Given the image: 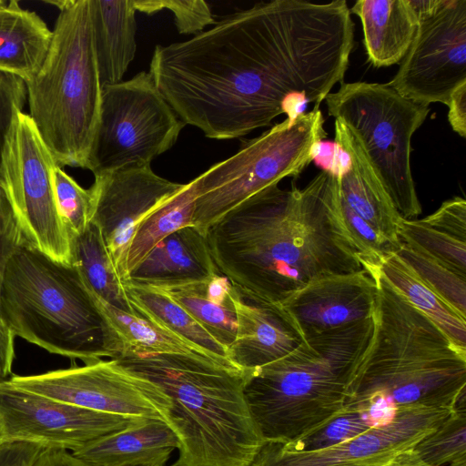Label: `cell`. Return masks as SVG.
Listing matches in <instances>:
<instances>
[{
  "mask_svg": "<svg viewBox=\"0 0 466 466\" xmlns=\"http://www.w3.org/2000/svg\"><path fill=\"white\" fill-rule=\"evenodd\" d=\"M345 0H273L223 16L193 37L156 46L149 73L185 125L242 137L295 120L343 83L354 45Z\"/></svg>",
  "mask_w": 466,
  "mask_h": 466,
  "instance_id": "1",
  "label": "cell"
},
{
  "mask_svg": "<svg viewBox=\"0 0 466 466\" xmlns=\"http://www.w3.org/2000/svg\"><path fill=\"white\" fill-rule=\"evenodd\" d=\"M336 178L323 170L302 189L271 186L218 219L205 238L219 274L279 304L319 278L361 269L334 214Z\"/></svg>",
  "mask_w": 466,
  "mask_h": 466,
  "instance_id": "2",
  "label": "cell"
},
{
  "mask_svg": "<svg viewBox=\"0 0 466 466\" xmlns=\"http://www.w3.org/2000/svg\"><path fill=\"white\" fill-rule=\"evenodd\" d=\"M378 288L370 342L353 366L343 407L452 410L466 400V350L458 348L376 268Z\"/></svg>",
  "mask_w": 466,
  "mask_h": 466,
  "instance_id": "3",
  "label": "cell"
},
{
  "mask_svg": "<svg viewBox=\"0 0 466 466\" xmlns=\"http://www.w3.org/2000/svg\"><path fill=\"white\" fill-rule=\"evenodd\" d=\"M116 360L167 396L180 441L173 466H249L265 443L244 395L247 371L228 360L183 355Z\"/></svg>",
  "mask_w": 466,
  "mask_h": 466,
  "instance_id": "4",
  "label": "cell"
},
{
  "mask_svg": "<svg viewBox=\"0 0 466 466\" xmlns=\"http://www.w3.org/2000/svg\"><path fill=\"white\" fill-rule=\"evenodd\" d=\"M372 330L371 317L312 337L247 371L245 399L265 442L288 443L343 408L347 380Z\"/></svg>",
  "mask_w": 466,
  "mask_h": 466,
  "instance_id": "5",
  "label": "cell"
},
{
  "mask_svg": "<svg viewBox=\"0 0 466 466\" xmlns=\"http://www.w3.org/2000/svg\"><path fill=\"white\" fill-rule=\"evenodd\" d=\"M0 309L14 337L85 364L109 359L102 314L79 269L25 242L6 262Z\"/></svg>",
  "mask_w": 466,
  "mask_h": 466,
  "instance_id": "6",
  "label": "cell"
},
{
  "mask_svg": "<svg viewBox=\"0 0 466 466\" xmlns=\"http://www.w3.org/2000/svg\"><path fill=\"white\" fill-rule=\"evenodd\" d=\"M51 3L59 15L48 51L25 81L29 116L58 167L86 168L102 96L90 0Z\"/></svg>",
  "mask_w": 466,
  "mask_h": 466,
  "instance_id": "7",
  "label": "cell"
},
{
  "mask_svg": "<svg viewBox=\"0 0 466 466\" xmlns=\"http://www.w3.org/2000/svg\"><path fill=\"white\" fill-rule=\"evenodd\" d=\"M324 122L319 108L295 120L285 118L194 178V228L205 237L213 224L252 196L299 176L327 137Z\"/></svg>",
  "mask_w": 466,
  "mask_h": 466,
  "instance_id": "8",
  "label": "cell"
},
{
  "mask_svg": "<svg viewBox=\"0 0 466 466\" xmlns=\"http://www.w3.org/2000/svg\"><path fill=\"white\" fill-rule=\"evenodd\" d=\"M324 100L329 115L358 138L400 217L415 219L422 208L410 168V143L430 107L388 84L368 82H343Z\"/></svg>",
  "mask_w": 466,
  "mask_h": 466,
  "instance_id": "9",
  "label": "cell"
},
{
  "mask_svg": "<svg viewBox=\"0 0 466 466\" xmlns=\"http://www.w3.org/2000/svg\"><path fill=\"white\" fill-rule=\"evenodd\" d=\"M185 126L149 72L103 86L86 169L96 176L128 166L151 165L176 144Z\"/></svg>",
  "mask_w": 466,
  "mask_h": 466,
  "instance_id": "10",
  "label": "cell"
},
{
  "mask_svg": "<svg viewBox=\"0 0 466 466\" xmlns=\"http://www.w3.org/2000/svg\"><path fill=\"white\" fill-rule=\"evenodd\" d=\"M56 166L29 115L18 113L2 152L0 187L24 242L70 265V238L55 197L53 174Z\"/></svg>",
  "mask_w": 466,
  "mask_h": 466,
  "instance_id": "11",
  "label": "cell"
},
{
  "mask_svg": "<svg viewBox=\"0 0 466 466\" xmlns=\"http://www.w3.org/2000/svg\"><path fill=\"white\" fill-rule=\"evenodd\" d=\"M6 380L16 388L91 410L167 420L170 402L163 390L112 359L41 374L15 375Z\"/></svg>",
  "mask_w": 466,
  "mask_h": 466,
  "instance_id": "12",
  "label": "cell"
},
{
  "mask_svg": "<svg viewBox=\"0 0 466 466\" xmlns=\"http://www.w3.org/2000/svg\"><path fill=\"white\" fill-rule=\"evenodd\" d=\"M466 83V0H443L419 22L415 37L400 66L387 83L415 103L448 105L451 95Z\"/></svg>",
  "mask_w": 466,
  "mask_h": 466,
  "instance_id": "13",
  "label": "cell"
},
{
  "mask_svg": "<svg viewBox=\"0 0 466 466\" xmlns=\"http://www.w3.org/2000/svg\"><path fill=\"white\" fill-rule=\"evenodd\" d=\"M147 418L84 409L0 380V430L4 441L76 451Z\"/></svg>",
  "mask_w": 466,
  "mask_h": 466,
  "instance_id": "14",
  "label": "cell"
},
{
  "mask_svg": "<svg viewBox=\"0 0 466 466\" xmlns=\"http://www.w3.org/2000/svg\"><path fill=\"white\" fill-rule=\"evenodd\" d=\"M91 223L105 241L122 281L129 242L139 224L183 186L157 175L150 165L128 166L94 176Z\"/></svg>",
  "mask_w": 466,
  "mask_h": 466,
  "instance_id": "15",
  "label": "cell"
},
{
  "mask_svg": "<svg viewBox=\"0 0 466 466\" xmlns=\"http://www.w3.org/2000/svg\"><path fill=\"white\" fill-rule=\"evenodd\" d=\"M451 410L399 409L394 419L335 446L310 452H289L265 442L249 466H380L435 430Z\"/></svg>",
  "mask_w": 466,
  "mask_h": 466,
  "instance_id": "16",
  "label": "cell"
},
{
  "mask_svg": "<svg viewBox=\"0 0 466 466\" xmlns=\"http://www.w3.org/2000/svg\"><path fill=\"white\" fill-rule=\"evenodd\" d=\"M377 283L365 268L319 278L277 304L303 341L373 316Z\"/></svg>",
  "mask_w": 466,
  "mask_h": 466,
  "instance_id": "17",
  "label": "cell"
},
{
  "mask_svg": "<svg viewBox=\"0 0 466 466\" xmlns=\"http://www.w3.org/2000/svg\"><path fill=\"white\" fill-rule=\"evenodd\" d=\"M236 335L227 358L237 368L251 371L295 350L303 339L277 304L260 300L232 285Z\"/></svg>",
  "mask_w": 466,
  "mask_h": 466,
  "instance_id": "18",
  "label": "cell"
},
{
  "mask_svg": "<svg viewBox=\"0 0 466 466\" xmlns=\"http://www.w3.org/2000/svg\"><path fill=\"white\" fill-rule=\"evenodd\" d=\"M335 143L348 161L338 163L339 188L347 205L394 249L400 248L398 226L401 219L380 177L352 131L335 119Z\"/></svg>",
  "mask_w": 466,
  "mask_h": 466,
  "instance_id": "19",
  "label": "cell"
},
{
  "mask_svg": "<svg viewBox=\"0 0 466 466\" xmlns=\"http://www.w3.org/2000/svg\"><path fill=\"white\" fill-rule=\"evenodd\" d=\"M179 447V439L166 421L147 419L72 453L100 466H165Z\"/></svg>",
  "mask_w": 466,
  "mask_h": 466,
  "instance_id": "20",
  "label": "cell"
},
{
  "mask_svg": "<svg viewBox=\"0 0 466 466\" xmlns=\"http://www.w3.org/2000/svg\"><path fill=\"white\" fill-rule=\"evenodd\" d=\"M96 305L106 328L109 359L153 355H183L219 359L147 319L119 309L98 298ZM229 361V360H228Z\"/></svg>",
  "mask_w": 466,
  "mask_h": 466,
  "instance_id": "21",
  "label": "cell"
},
{
  "mask_svg": "<svg viewBox=\"0 0 466 466\" xmlns=\"http://www.w3.org/2000/svg\"><path fill=\"white\" fill-rule=\"evenodd\" d=\"M350 12L360 19L365 50L373 66L402 60L419 26L409 0H359Z\"/></svg>",
  "mask_w": 466,
  "mask_h": 466,
  "instance_id": "22",
  "label": "cell"
},
{
  "mask_svg": "<svg viewBox=\"0 0 466 466\" xmlns=\"http://www.w3.org/2000/svg\"><path fill=\"white\" fill-rule=\"evenodd\" d=\"M219 274L205 237L194 227L183 228L160 241L129 274L139 284L182 282Z\"/></svg>",
  "mask_w": 466,
  "mask_h": 466,
  "instance_id": "23",
  "label": "cell"
},
{
  "mask_svg": "<svg viewBox=\"0 0 466 466\" xmlns=\"http://www.w3.org/2000/svg\"><path fill=\"white\" fill-rule=\"evenodd\" d=\"M90 7L101 86L116 84L137 51L134 0H90Z\"/></svg>",
  "mask_w": 466,
  "mask_h": 466,
  "instance_id": "24",
  "label": "cell"
},
{
  "mask_svg": "<svg viewBox=\"0 0 466 466\" xmlns=\"http://www.w3.org/2000/svg\"><path fill=\"white\" fill-rule=\"evenodd\" d=\"M147 285V284H145ZM188 312L226 349L236 335L232 284L221 274L190 281L151 284Z\"/></svg>",
  "mask_w": 466,
  "mask_h": 466,
  "instance_id": "25",
  "label": "cell"
},
{
  "mask_svg": "<svg viewBox=\"0 0 466 466\" xmlns=\"http://www.w3.org/2000/svg\"><path fill=\"white\" fill-rule=\"evenodd\" d=\"M52 30L34 11L12 0L0 6V70L29 79L43 64Z\"/></svg>",
  "mask_w": 466,
  "mask_h": 466,
  "instance_id": "26",
  "label": "cell"
},
{
  "mask_svg": "<svg viewBox=\"0 0 466 466\" xmlns=\"http://www.w3.org/2000/svg\"><path fill=\"white\" fill-rule=\"evenodd\" d=\"M134 314L166 329L219 359L227 349L216 340L188 312L154 287L122 281Z\"/></svg>",
  "mask_w": 466,
  "mask_h": 466,
  "instance_id": "27",
  "label": "cell"
},
{
  "mask_svg": "<svg viewBox=\"0 0 466 466\" xmlns=\"http://www.w3.org/2000/svg\"><path fill=\"white\" fill-rule=\"evenodd\" d=\"M379 268L398 292L431 319L458 348L466 350V319L426 286L395 252L387 254Z\"/></svg>",
  "mask_w": 466,
  "mask_h": 466,
  "instance_id": "28",
  "label": "cell"
},
{
  "mask_svg": "<svg viewBox=\"0 0 466 466\" xmlns=\"http://www.w3.org/2000/svg\"><path fill=\"white\" fill-rule=\"evenodd\" d=\"M195 200V184L191 180L139 224L128 245L122 281L165 238L183 228L194 227Z\"/></svg>",
  "mask_w": 466,
  "mask_h": 466,
  "instance_id": "29",
  "label": "cell"
},
{
  "mask_svg": "<svg viewBox=\"0 0 466 466\" xmlns=\"http://www.w3.org/2000/svg\"><path fill=\"white\" fill-rule=\"evenodd\" d=\"M70 248L71 264L79 269L91 290L108 304L133 313L98 228L90 222L82 233L71 236Z\"/></svg>",
  "mask_w": 466,
  "mask_h": 466,
  "instance_id": "30",
  "label": "cell"
},
{
  "mask_svg": "<svg viewBox=\"0 0 466 466\" xmlns=\"http://www.w3.org/2000/svg\"><path fill=\"white\" fill-rule=\"evenodd\" d=\"M390 416L377 409L343 407L329 419L288 443H279L289 452H310L350 440L368 430L390 422Z\"/></svg>",
  "mask_w": 466,
  "mask_h": 466,
  "instance_id": "31",
  "label": "cell"
},
{
  "mask_svg": "<svg viewBox=\"0 0 466 466\" xmlns=\"http://www.w3.org/2000/svg\"><path fill=\"white\" fill-rule=\"evenodd\" d=\"M400 243L466 277V239L422 219H404L398 226Z\"/></svg>",
  "mask_w": 466,
  "mask_h": 466,
  "instance_id": "32",
  "label": "cell"
},
{
  "mask_svg": "<svg viewBox=\"0 0 466 466\" xmlns=\"http://www.w3.org/2000/svg\"><path fill=\"white\" fill-rule=\"evenodd\" d=\"M413 450L432 466H466V409H454Z\"/></svg>",
  "mask_w": 466,
  "mask_h": 466,
  "instance_id": "33",
  "label": "cell"
},
{
  "mask_svg": "<svg viewBox=\"0 0 466 466\" xmlns=\"http://www.w3.org/2000/svg\"><path fill=\"white\" fill-rule=\"evenodd\" d=\"M395 253L420 280L466 319V277L400 243Z\"/></svg>",
  "mask_w": 466,
  "mask_h": 466,
  "instance_id": "34",
  "label": "cell"
},
{
  "mask_svg": "<svg viewBox=\"0 0 466 466\" xmlns=\"http://www.w3.org/2000/svg\"><path fill=\"white\" fill-rule=\"evenodd\" d=\"M54 189L59 217L69 238L82 233L91 222L92 203L88 189L83 188L62 167L56 166Z\"/></svg>",
  "mask_w": 466,
  "mask_h": 466,
  "instance_id": "35",
  "label": "cell"
},
{
  "mask_svg": "<svg viewBox=\"0 0 466 466\" xmlns=\"http://www.w3.org/2000/svg\"><path fill=\"white\" fill-rule=\"evenodd\" d=\"M24 242L10 205L0 187V297L6 262L15 248ZM15 337L5 326L0 309V380L12 373Z\"/></svg>",
  "mask_w": 466,
  "mask_h": 466,
  "instance_id": "36",
  "label": "cell"
},
{
  "mask_svg": "<svg viewBox=\"0 0 466 466\" xmlns=\"http://www.w3.org/2000/svg\"><path fill=\"white\" fill-rule=\"evenodd\" d=\"M137 11L152 15L167 9L174 15V23L180 34L198 35L215 19L208 3L203 0H134Z\"/></svg>",
  "mask_w": 466,
  "mask_h": 466,
  "instance_id": "37",
  "label": "cell"
},
{
  "mask_svg": "<svg viewBox=\"0 0 466 466\" xmlns=\"http://www.w3.org/2000/svg\"><path fill=\"white\" fill-rule=\"evenodd\" d=\"M27 101L25 80L14 74L0 70V167L6 136Z\"/></svg>",
  "mask_w": 466,
  "mask_h": 466,
  "instance_id": "38",
  "label": "cell"
},
{
  "mask_svg": "<svg viewBox=\"0 0 466 466\" xmlns=\"http://www.w3.org/2000/svg\"><path fill=\"white\" fill-rule=\"evenodd\" d=\"M44 450L31 442L4 441L0 444V466H34Z\"/></svg>",
  "mask_w": 466,
  "mask_h": 466,
  "instance_id": "39",
  "label": "cell"
},
{
  "mask_svg": "<svg viewBox=\"0 0 466 466\" xmlns=\"http://www.w3.org/2000/svg\"><path fill=\"white\" fill-rule=\"evenodd\" d=\"M448 120L454 132L466 137V83L458 86L451 95Z\"/></svg>",
  "mask_w": 466,
  "mask_h": 466,
  "instance_id": "40",
  "label": "cell"
},
{
  "mask_svg": "<svg viewBox=\"0 0 466 466\" xmlns=\"http://www.w3.org/2000/svg\"><path fill=\"white\" fill-rule=\"evenodd\" d=\"M34 466H100L75 456L66 450L45 449ZM173 466V465H171Z\"/></svg>",
  "mask_w": 466,
  "mask_h": 466,
  "instance_id": "41",
  "label": "cell"
},
{
  "mask_svg": "<svg viewBox=\"0 0 466 466\" xmlns=\"http://www.w3.org/2000/svg\"><path fill=\"white\" fill-rule=\"evenodd\" d=\"M380 466H432L423 461L413 448L397 453Z\"/></svg>",
  "mask_w": 466,
  "mask_h": 466,
  "instance_id": "42",
  "label": "cell"
},
{
  "mask_svg": "<svg viewBox=\"0 0 466 466\" xmlns=\"http://www.w3.org/2000/svg\"><path fill=\"white\" fill-rule=\"evenodd\" d=\"M3 442V438H2V433H1V430H0V444Z\"/></svg>",
  "mask_w": 466,
  "mask_h": 466,
  "instance_id": "43",
  "label": "cell"
}]
</instances>
